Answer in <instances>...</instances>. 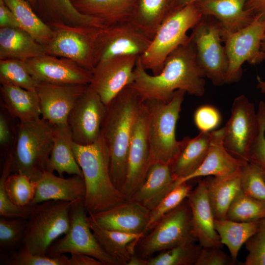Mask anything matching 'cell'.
<instances>
[{"label": "cell", "mask_w": 265, "mask_h": 265, "mask_svg": "<svg viewBox=\"0 0 265 265\" xmlns=\"http://www.w3.org/2000/svg\"><path fill=\"white\" fill-rule=\"evenodd\" d=\"M133 73V81L129 86L143 101L152 99L166 103L177 90H183L197 97L202 96L205 92L206 75L198 62L190 37L187 43L176 49L167 57L159 74H149L142 66L139 56Z\"/></svg>", "instance_id": "1"}, {"label": "cell", "mask_w": 265, "mask_h": 265, "mask_svg": "<svg viewBox=\"0 0 265 265\" xmlns=\"http://www.w3.org/2000/svg\"><path fill=\"white\" fill-rule=\"evenodd\" d=\"M143 102L140 96L128 86L106 105L101 135L109 155L112 181L121 192L126 178L133 125Z\"/></svg>", "instance_id": "2"}, {"label": "cell", "mask_w": 265, "mask_h": 265, "mask_svg": "<svg viewBox=\"0 0 265 265\" xmlns=\"http://www.w3.org/2000/svg\"><path fill=\"white\" fill-rule=\"evenodd\" d=\"M73 152L83 174L88 213L95 214L128 201L114 185L110 175L109 159L101 137L94 143H73Z\"/></svg>", "instance_id": "3"}, {"label": "cell", "mask_w": 265, "mask_h": 265, "mask_svg": "<svg viewBox=\"0 0 265 265\" xmlns=\"http://www.w3.org/2000/svg\"><path fill=\"white\" fill-rule=\"evenodd\" d=\"M53 146L52 125L40 117L17 126L10 154L12 173H19L36 181L47 171Z\"/></svg>", "instance_id": "4"}, {"label": "cell", "mask_w": 265, "mask_h": 265, "mask_svg": "<svg viewBox=\"0 0 265 265\" xmlns=\"http://www.w3.org/2000/svg\"><path fill=\"white\" fill-rule=\"evenodd\" d=\"M203 16L196 2L173 10L158 28L147 49L139 56L144 69L154 75L159 74L167 57L189 41L187 32Z\"/></svg>", "instance_id": "5"}, {"label": "cell", "mask_w": 265, "mask_h": 265, "mask_svg": "<svg viewBox=\"0 0 265 265\" xmlns=\"http://www.w3.org/2000/svg\"><path fill=\"white\" fill-rule=\"evenodd\" d=\"M186 93L183 90H176L166 103L152 99L143 102L149 113L152 163L160 161L169 165L179 152L181 141L176 139V129Z\"/></svg>", "instance_id": "6"}, {"label": "cell", "mask_w": 265, "mask_h": 265, "mask_svg": "<svg viewBox=\"0 0 265 265\" xmlns=\"http://www.w3.org/2000/svg\"><path fill=\"white\" fill-rule=\"evenodd\" d=\"M74 202L50 200L33 205L21 248L33 254L46 255L50 246L69 230Z\"/></svg>", "instance_id": "7"}, {"label": "cell", "mask_w": 265, "mask_h": 265, "mask_svg": "<svg viewBox=\"0 0 265 265\" xmlns=\"http://www.w3.org/2000/svg\"><path fill=\"white\" fill-rule=\"evenodd\" d=\"M196 241L191 210L186 198L135 242L133 255L148 259L156 253Z\"/></svg>", "instance_id": "8"}, {"label": "cell", "mask_w": 265, "mask_h": 265, "mask_svg": "<svg viewBox=\"0 0 265 265\" xmlns=\"http://www.w3.org/2000/svg\"><path fill=\"white\" fill-rule=\"evenodd\" d=\"M83 200L79 199L73 203L69 230L50 246L46 255L56 257L66 253H82L96 258L103 265H122L106 252L95 238L88 223V214Z\"/></svg>", "instance_id": "9"}, {"label": "cell", "mask_w": 265, "mask_h": 265, "mask_svg": "<svg viewBox=\"0 0 265 265\" xmlns=\"http://www.w3.org/2000/svg\"><path fill=\"white\" fill-rule=\"evenodd\" d=\"M265 34V19L256 16L248 26L235 32L222 34L228 60L226 84L240 80L245 62L258 65L265 61L262 42Z\"/></svg>", "instance_id": "10"}, {"label": "cell", "mask_w": 265, "mask_h": 265, "mask_svg": "<svg viewBox=\"0 0 265 265\" xmlns=\"http://www.w3.org/2000/svg\"><path fill=\"white\" fill-rule=\"evenodd\" d=\"M46 53L70 59L92 72L95 53L101 27L83 25L55 24Z\"/></svg>", "instance_id": "11"}, {"label": "cell", "mask_w": 265, "mask_h": 265, "mask_svg": "<svg viewBox=\"0 0 265 265\" xmlns=\"http://www.w3.org/2000/svg\"><path fill=\"white\" fill-rule=\"evenodd\" d=\"M221 33L220 25L216 19L204 16L189 35L206 77L217 86L226 84L228 68L226 50L221 43Z\"/></svg>", "instance_id": "12"}, {"label": "cell", "mask_w": 265, "mask_h": 265, "mask_svg": "<svg viewBox=\"0 0 265 265\" xmlns=\"http://www.w3.org/2000/svg\"><path fill=\"white\" fill-rule=\"evenodd\" d=\"M259 127L254 104L244 95L238 96L233 102L230 117L223 127L225 148L234 157L248 162V154Z\"/></svg>", "instance_id": "13"}, {"label": "cell", "mask_w": 265, "mask_h": 265, "mask_svg": "<svg viewBox=\"0 0 265 265\" xmlns=\"http://www.w3.org/2000/svg\"><path fill=\"white\" fill-rule=\"evenodd\" d=\"M149 113L142 103L133 125L129 146L126 178L121 192L130 200L139 188L152 164L148 133Z\"/></svg>", "instance_id": "14"}, {"label": "cell", "mask_w": 265, "mask_h": 265, "mask_svg": "<svg viewBox=\"0 0 265 265\" xmlns=\"http://www.w3.org/2000/svg\"><path fill=\"white\" fill-rule=\"evenodd\" d=\"M151 42V39L130 21L101 28L96 43L95 67L98 63L115 56H140L147 49Z\"/></svg>", "instance_id": "15"}, {"label": "cell", "mask_w": 265, "mask_h": 265, "mask_svg": "<svg viewBox=\"0 0 265 265\" xmlns=\"http://www.w3.org/2000/svg\"><path fill=\"white\" fill-rule=\"evenodd\" d=\"M106 110V106L100 96L88 86L68 117L67 124L74 142L88 145L97 141L101 137Z\"/></svg>", "instance_id": "16"}, {"label": "cell", "mask_w": 265, "mask_h": 265, "mask_svg": "<svg viewBox=\"0 0 265 265\" xmlns=\"http://www.w3.org/2000/svg\"><path fill=\"white\" fill-rule=\"evenodd\" d=\"M139 56H113L98 63L92 71L88 86L100 96L106 106L133 81L134 69Z\"/></svg>", "instance_id": "17"}, {"label": "cell", "mask_w": 265, "mask_h": 265, "mask_svg": "<svg viewBox=\"0 0 265 265\" xmlns=\"http://www.w3.org/2000/svg\"><path fill=\"white\" fill-rule=\"evenodd\" d=\"M24 62L29 73L38 82L88 85L92 77V72L76 62L46 53Z\"/></svg>", "instance_id": "18"}, {"label": "cell", "mask_w": 265, "mask_h": 265, "mask_svg": "<svg viewBox=\"0 0 265 265\" xmlns=\"http://www.w3.org/2000/svg\"><path fill=\"white\" fill-rule=\"evenodd\" d=\"M88 86L39 82L36 91L39 100L41 118L51 125L67 124L70 112Z\"/></svg>", "instance_id": "19"}, {"label": "cell", "mask_w": 265, "mask_h": 265, "mask_svg": "<svg viewBox=\"0 0 265 265\" xmlns=\"http://www.w3.org/2000/svg\"><path fill=\"white\" fill-rule=\"evenodd\" d=\"M212 135V132H200L193 138L186 136L180 141L179 152L169 165L173 181L158 196V201L173 190L179 182L199 167L208 153Z\"/></svg>", "instance_id": "20"}, {"label": "cell", "mask_w": 265, "mask_h": 265, "mask_svg": "<svg viewBox=\"0 0 265 265\" xmlns=\"http://www.w3.org/2000/svg\"><path fill=\"white\" fill-rule=\"evenodd\" d=\"M150 212L143 205L128 200L107 210L89 214L104 228L129 234H144Z\"/></svg>", "instance_id": "21"}, {"label": "cell", "mask_w": 265, "mask_h": 265, "mask_svg": "<svg viewBox=\"0 0 265 265\" xmlns=\"http://www.w3.org/2000/svg\"><path fill=\"white\" fill-rule=\"evenodd\" d=\"M186 199L190 208L193 230L197 242L202 247L221 248L223 244L215 229V219L204 179L198 182Z\"/></svg>", "instance_id": "22"}, {"label": "cell", "mask_w": 265, "mask_h": 265, "mask_svg": "<svg viewBox=\"0 0 265 265\" xmlns=\"http://www.w3.org/2000/svg\"><path fill=\"white\" fill-rule=\"evenodd\" d=\"M212 138L207 156L199 167L193 173L179 182L184 183L200 177L224 176L239 170L247 162L232 156L223 144L224 128L212 132Z\"/></svg>", "instance_id": "23"}, {"label": "cell", "mask_w": 265, "mask_h": 265, "mask_svg": "<svg viewBox=\"0 0 265 265\" xmlns=\"http://www.w3.org/2000/svg\"><path fill=\"white\" fill-rule=\"evenodd\" d=\"M248 0H200L196 2L203 16L214 18L222 34L238 31L250 24L255 16L245 9Z\"/></svg>", "instance_id": "24"}, {"label": "cell", "mask_w": 265, "mask_h": 265, "mask_svg": "<svg viewBox=\"0 0 265 265\" xmlns=\"http://www.w3.org/2000/svg\"><path fill=\"white\" fill-rule=\"evenodd\" d=\"M36 186L32 205L50 200L74 202L84 199L85 187L82 177L78 175L64 178L46 171L36 181Z\"/></svg>", "instance_id": "25"}, {"label": "cell", "mask_w": 265, "mask_h": 265, "mask_svg": "<svg viewBox=\"0 0 265 265\" xmlns=\"http://www.w3.org/2000/svg\"><path fill=\"white\" fill-rule=\"evenodd\" d=\"M53 146L47 171H56L60 177L64 173L83 178L82 171L75 158L74 142L68 124L52 125Z\"/></svg>", "instance_id": "26"}, {"label": "cell", "mask_w": 265, "mask_h": 265, "mask_svg": "<svg viewBox=\"0 0 265 265\" xmlns=\"http://www.w3.org/2000/svg\"><path fill=\"white\" fill-rule=\"evenodd\" d=\"M136 0H74L80 13L98 19L106 26L130 21Z\"/></svg>", "instance_id": "27"}, {"label": "cell", "mask_w": 265, "mask_h": 265, "mask_svg": "<svg viewBox=\"0 0 265 265\" xmlns=\"http://www.w3.org/2000/svg\"><path fill=\"white\" fill-rule=\"evenodd\" d=\"M36 1L35 12L50 26L55 24L83 25L101 28L106 26L100 20L79 12L71 0H36Z\"/></svg>", "instance_id": "28"}, {"label": "cell", "mask_w": 265, "mask_h": 265, "mask_svg": "<svg viewBox=\"0 0 265 265\" xmlns=\"http://www.w3.org/2000/svg\"><path fill=\"white\" fill-rule=\"evenodd\" d=\"M241 169L229 175L209 176L204 179L215 219H226L230 205L241 189Z\"/></svg>", "instance_id": "29"}, {"label": "cell", "mask_w": 265, "mask_h": 265, "mask_svg": "<svg viewBox=\"0 0 265 265\" xmlns=\"http://www.w3.org/2000/svg\"><path fill=\"white\" fill-rule=\"evenodd\" d=\"M0 95L3 106L11 117L20 122H28L41 117L38 96L29 90L11 85H1Z\"/></svg>", "instance_id": "30"}, {"label": "cell", "mask_w": 265, "mask_h": 265, "mask_svg": "<svg viewBox=\"0 0 265 265\" xmlns=\"http://www.w3.org/2000/svg\"><path fill=\"white\" fill-rule=\"evenodd\" d=\"M45 53V47L22 29L0 28V59L25 61Z\"/></svg>", "instance_id": "31"}, {"label": "cell", "mask_w": 265, "mask_h": 265, "mask_svg": "<svg viewBox=\"0 0 265 265\" xmlns=\"http://www.w3.org/2000/svg\"><path fill=\"white\" fill-rule=\"evenodd\" d=\"M88 214L90 227L102 248L122 265H127L133 255L134 243L144 236V234H129L104 228L91 214Z\"/></svg>", "instance_id": "32"}, {"label": "cell", "mask_w": 265, "mask_h": 265, "mask_svg": "<svg viewBox=\"0 0 265 265\" xmlns=\"http://www.w3.org/2000/svg\"><path fill=\"white\" fill-rule=\"evenodd\" d=\"M174 0H136L130 22L152 40L173 10Z\"/></svg>", "instance_id": "33"}, {"label": "cell", "mask_w": 265, "mask_h": 265, "mask_svg": "<svg viewBox=\"0 0 265 265\" xmlns=\"http://www.w3.org/2000/svg\"><path fill=\"white\" fill-rule=\"evenodd\" d=\"M22 29L45 47L53 34V28L36 13L27 0H3Z\"/></svg>", "instance_id": "34"}, {"label": "cell", "mask_w": 265, "mask_h": 265, "mask_svg": "<svg viewBox=\"0 0 265 265\" xmlns=\"http://www.w3.org/2000/svg\"><path fill=\"white\" fill-rule=\"evenodd\" d=\"M259 221L238 222L228 219H214L215 229L221 242L228 247L235 264L242 245L257 231Z\"/></svg>", "instance_id": "35"}, {"label": "cell", "mask_w": 265, "mask_h": 265, "mask_svg": "<svg viewBox=\"0 0 265 265\" xmlns=\"http://www.w3.org/2000/svg\"><path fill=\"white\" fill-rule=\"evenodd\" d=\"M173 181L169 164L154 162L150 166L143 183L130 200L149 209L152 202Z\"/></svg>", "instance_id": "36"}, {"label": "cell", "mask_w": 265, "mask_h": 265, "mask_svg": "<svg viewBox=\"0 0 265 265\" xmlns=\"http://www.w3.org/2000/svg\"><path fill=\"white\" fill-rule=\"evenodd\" d=\"M265 217V203L245 193L241 189L228 209L226 219L238 222L258 221Z\"/></svg>", "instance_id": "37"}, {"label": "cell", "mask_w": 265, "mask_h": 265, "mask_svg": "<svg viewBox=\"0 0 265 265\" xmlns=\"http://www.w3.org/2000/svg\"><path fill=\"white\" fill-rule=\"evenodd\" d=\"M202 248L196 242L179 245L145 259L144 265H195Z\"/></svg>", "instance_id": "38"}, {"label": "cell", "mask_w": 265, "mask_h": 265, "mask_svg": "<svg viewBox=\"0 0 265 265\" xmlns=\"http://www.w3.org/2000/svg\"><path fill=\"white\" fill-rule=\"evenodd\" d=\"M0 82L35 90L39 82L29 73L24 61L4 59H0Z\"/></svg>", "instance_id": "39"}, {"label": "cell", "mask_w": 265, "mask_h": 265, "mask_svg": "<svg viewBox=\"0 0 265 265\" xmlns=\"http://www.w3.org/2000/svg\"><path fill=\"white\" fill-rule=\"evenodd\" d=\"M27 219L22 217L1 216L0 218V249L8 253L20 248L23 244Z\"/></svg>", "instance_id": "40"}, {"label": "cell", "mask_w": 265, "mask_h": 265, "mask_svg": "<svg viewBox=\"0 0 265 265\" xmlns=\"http://www.w3.org/2000/svg\"><path fill=\"white\" fill-rule=\"evenodd\" d=\"M4 186L6 194L13 204L21 207L32 205L36 181H32L21 173H13L6 179Z\"/></svg>", "instance_id": "41"}, {"label": "cell", "mask_w": 265, "mask_h": 265, "mask_svg": "<svg viewBox=\"0 0 265 265\" xmlns=\"http://www.w3.org/2000/svg\"><path fill=\"white\" fill-rule=\"evenodd\" d=\"M192 189V186L185 182L166 195L150 210L148 223L144 232H149L166 214L178 207Z\"/></svg>", "instance_id": "42"}, {"label": "cell", "mask_w": 265, "mask_h": 265, "mask_svg": "<svg viewBox=\"0 0 265 265\" xmlns=\"http://www.w3.org/2000/svg\"><path fill=\"white\" fill-rule=\"evenodd\" d=\"M1 256L0 263L6 265H67L69 258L65 254L56 257L33 254L21 247Z\"/></svg>", "instance_id": "43"}, {"label": "cell", "mask_w": 265, "mask_h": 265, "mask_svg": "<svg viewBox=\"0 0 265 265\" xmlns=\"http://www.w3.org/2000/svg\"><path fill=\"white\" fill-rule=\"evenodd\" d=\"M12 173V158L9 154L5 158L0 178V215L10 217H22L28 219L33 205L19 207L9 199L5 190V181Z\"/></svg>", "instance_id": "44"}, {"label": "cell", "mask_w": 265, "mask_h": 265, "mask_svg": "<svg viewBox=\"0 0 265 265\" xmlns=\"http://www.w3.org/2000/svg\"><path fill=\"white\" fill-rule=\"evenodd\" d=\"M241 189L248 195L265 203V181L260 167L249 162L243 165Z\"/></svg>", "instance_id": "45"}, {"label": "cell", "mask_w": 265, "mask_h": 265, "mask_svg": "<svg viewBox=\"0 0 265 265\" xmlns=\"http://www.w3.org/2000/svg\"><path fill=\"white\" fill-rule=\"evenodd\" d=\"M248 251L244 265H265V217L260 220L257 231L245 243Z\"/></svg>", "instance_id": "46"}, {"label": "cell", "mask_w": 265, "mask_h": 265, "mask_svg": "<svg viewBox=\"0 0 265 265\" xmlns=\"http://www.w3.org/2000/svg\"><path fill=\"white\" fill-rule=\"evenodd\" d=\"M260 127L247 156V161L265 169V102H260L257 111Z\"/></svg>", "instance_id": "47"}, {"label": "cell", "mask_w": 265, "mask_h": 265, "mask_svg": "<svg viewBox=\"0 0 265 265\" xmlns=\"http://www.w3.org/2000/svg\"><path fill=\"white\" fill-rule=\"evenodd\" d=\"M221 120L219 111L211 105H203L195 110L194 121L200 132H211L218 127Z\"/></svg>", "instance_id": "48"}, {"label": "cell", "mask_w": 265, "mask_h": 265, "mask_svg": "<svg viewBox=\"0 0 265 265\" xmlns=\"http://www.w3.org/2000/svg\"><path fill=\"white\" fill-rule=\"evenodd\" d=\"M215 246L202 247L195 265H231L235 264L231 256Z\"/></svg>", "instance_id": "49"}, {"label": "cell", "mask_w": 265, "mask_h": 265, "mask_svg": "<svg viewBox=\"0 0 265 265\" xmlns=\"http://www.w3.org/2000/svg\"><path fill=\"white\" fill-rule=\"evenodd\" d=\"M12 140V132L9 122L6 116L0 113V145L3 151L5 152V157L8 155L11 149L9 148Z\"/></svg>", "instance_id": "50"}, {"label": "cell", "mask_w": 265, "mask_h": 265, "mask_svg": "<svg viewBox=\"0 0 265 265\" xmlns=\"http://www.w3.org/2000/svg\"><path fill=\"white\" fill-rule=\"evenodd\" d=\"M0 28H20L14 14L3 0H0Z\"/></svg>", "instance_id": "51"}, {"label": "cell", "mask_w": 265, "mask_h": 265, "mask_svg": "<svg viewBox=\"0 0 265 265\" xmlns=\"http://www.w3.org/2000/svg\"><path fill=\"white\" fill-rule=\"evenodd\" d=\"M67 265H103L102 263L89 255L79 253L71 254Z\"/></svg>", "instance_id": "52"}, {"label": "cell", "mask_w": 265, "mask_h": 265, "mask_svg": "<svg viewBox=\"0 0 265 265\" xmlns=\"http://www.w3.org/2000/svg\"><path fill=\"white\" fill-rule=\"evenodd\" d=\"M245 9L255 16H260L265 19V0H248Z\"/></svg>", "instance_id": "53"}, {"label": "cell", "mask_w": 265, "mask_h": 265, "mask_svg": "<svg viewBox=\"0 0 265 265\" xmlns=\"http://www.w3.org/2000/svg\"><path fill=\"white\" fill-rule=\"evenodd\" d=\"M199 0H174L172 11L183 7L186 5L196 2Z\"/></svg>", "instance_id": "54"}, {"label": "cell", "mask_w": 265, "mask_h": 265, "mask_svg": "<svg viewBox=\"0 0 265 265\" xmlns=\"http://www.w3.org/2000/svg\"><path fill=\"white\" fill-rule=\"evenodd\" d=\"M262 48L265 51V34L262 42ZM258 83L257 87L260 91L263 94H265V80H262L260 78H257Z\"/></svg>", "instance_id": "55"}, {"label": "cell", "mask_w": 265, "mask_h": 265, "mask_svg": "<svg viewBox=\"0 0 265 265\" xmlns=\"http://www.w3.org/2000/svg\"><path fill=\"white\" fill-rule=\"evenodd\" d=\"M28 2L30 3L31 6L33 8L34 10L35 11L36 8V0H27Z\"/></svg>", "instance_id": "56"}, {"label": "cell", "mask_w": 265, "mask_h": 265, "mask_svg": "<svg viewBox=\"0 0 265 265\" xmlns=\"http://www.w3.org/2000/svg\"><path fill=\"white\" fill-rule=\"evenodd\" d=\"M261 169H262V171L263 176L264 179V180L265 181V169H262V168H261Z\"/></svg>", "instance_id": "57"}, {"label": "cell", "mask_w": 265, "mask_h": 265, "mask_svg": "<svg viewBox=\"0 0 265 265\" xmlns=\"http://www.w3.org/2000/svg\"><path fill=\"white\" fill-rule=\"evenodd\" d=\"M71 0L72 1V0Z\"/></svg>", "instance_id": "58"}, {"label": "cell", "mask_w": 265, "mask_h": 265, "mask_svg": "<svg viewBox=\"0 0 265 265\" xmlns=\"http://www.w3.org/2000/svg\"></svg>", "instance_id": "59"}]
</instances>
